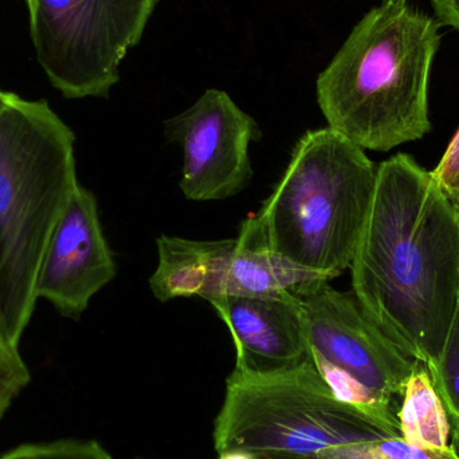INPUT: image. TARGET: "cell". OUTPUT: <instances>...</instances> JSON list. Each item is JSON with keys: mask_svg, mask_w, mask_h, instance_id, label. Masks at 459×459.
Returning <instances> with one entry per match:
<instances>
[{"mask_svg": "<svg viewBox=\"0 0 459 459\" xmlns=\"http://www.w3.org/2000/svg\"><path fill=\"white\" fill-rule=\"evenodd\" d=\"M350 269L361 309L410 358L430 367L459 307V212L412 156L398 153L377 167Z\"/></svg>", "mask_w": 459, "mask_h": 459, "instance_id": "6da1fadb", "label": "cell"}, {"mask_svg": "<svg viewBox=\"0 0 459 459\" xmlns=\"http://www.w3.org/2000/svg\"><path fill=\"white\" fill-rule=\"evenodd\" d=\"M439 27L407 3L372 8L318 75L328 128L377 152L423 139L431 131L429 88Z\"/></svg>", "mask_w": 459, "mask_h": 459, "instance_id": "7a4b0ae2", "label": "cell"}, {"mask_svg": "<svg viewBox=\"0 0 459 459\" xmlns=\"http://www.w3.org/2000/svg\"><path fill=\"white\" fill-rule=\"evenodd\" d=\"M74 143L46 100L13 94L0 113V317L16 345L39 299L48 243L80 185Z\"/></svg>", "mask_w": 459, "mask_h": 459, "instance_id": "3957f363", "label": "cell"}, {"mask_svg": "<svg viewBox=\"0 0 459 459\" xmlns=\"http://www.w3.org/2000/svg\"><path fill=\"white\" fill-rule=\"evenodd\" d=\"M377 169L339 132H305L274 191L248 221L270 250L333 280L352 264Z\"/></svg>", "mask_w": 459, "mask_h": 459, "instance_id": "277c9868", "label": "cell"}, {"mask_svg": "<svg viewBox=\"0 0 459 459\" xmlns=\"http://www.w3.org/2000/svg\"><path fill=\"white\" fill-rule=\"evenodd\" d=\"M401 430L337 396L310 359L272 374L234 369L214 426L218 455L318 457Z\"/></svg>", "mask_w": 459, "mask_h": 459, "instance_id": "5b68a950", "label": "cell"}, {"mask_svg": "<svg viewBox=\"0 0 459 459\" xmlns=\"http://www.w3.org/2000/svg\"><path fill=\"white\" fill-rule=\"evenodd\" d=\"M293 291L301 297L309 359L337 396L399 428L395 399L420 361L383 333L353 293L329 281Z\"/></svg>", "mask_w": 459, "mask_h": 459, "instance_id": "8992f818", "label": "cell"}, {"mask_svg": "<svg viewBox=\"0 0 459 459\" xmlns=\"http://www.w3.org/2000/svg\"><path fill=\"white\" fill-rule=\"evenodd\" d=\"M38 64L62 96L108 97L160 0H23Z\"/></svg>", "mask_w": 459, "mask_h": 459, "instance_id": "52a82bcc", "label": "cell"}, {"mask_svg": "<svg viewBox=\"0 0 459 459\" xmlns=\"http://www.w3.org/2000/svg\"><path fill=\"white\" fill-rule=\"evenodd\" d=\"M159 264L150 278L160 302L201 297H272L307 283L332 281L270 250L246 220L232 239L193 240L160 235Z\"/></svg>", "mask_w": 459, "mask_h": 459, "instance_id": "ba28073f", "label": "cell"}, {"mask_svg": "<svg viewBox=\"0 0 459 459\" xmlns=\"http://www.w3.org/2000/svg\"><path fill=\"white\" fill-rule=\"evenodd\" d=\"M164 134L183 151L180 190L195 202L223 201L253 179L248 148L262 131L226 91L209 89L180 115L164 123Z\"/></svg>", "mask_w": 459, "mask_h": 459, "instance_id": "9c48e42d", "label": "cell"}, {"mask_svg": "<svg viewBox=\"0 0 459 459\" xmlns=\"http://www.w3.org/2000/svg\"><path fill=\"white\" fill-rule=\"evenodd\" d=\"M116 264L100 222L96 196L78 185L51 237L37 282L38 299L78 318L112 282Z\"/></svg>", "mask_w": 459, "mask_h": 459, "instance_id": "30bf717a", "label": "cell"}, {"mask_svg": "<svg viewBox=\"0 0 459 459\" xmlns=\"http://www.w3.org/2000/svg\"><path fill=\"white\" fill-rule=\"evenodd\" d=\"M210 304L231 333L238 371L272 374L309 359L301 297L293 290L272 297H223Z\"/></svg>", "mask_w": 459, "mask_h": 459, "instance_id": "8fae6325", "label": "cell"}, {"mask_svg": "<svg viewBox=\"0 0 459 459\" xmlns=\"http://www.w3.org/2000/svg\"><path fill=\"white\" fill-rule=\"evenodd\" d=\"M398 420L401 437L407 444L422 449L450 446L449 417L423 364H420L407 380Z\"/></svg>", "mask_w": 459, "mask_h": 459, "instance_id": "7c38bea8", "label": "cell"}, {"mask_svg": "<svg viewBox=\"0 0 459 459\" xmlns=\"http://www.w3.org/2000/svg\"><path fill=\"white\" fill-rule=\"evenodd\" d=\"M426 369L446 410L453 436L459 442V307L438 359Z\"/></svg>", "mask_w": 459, "mask_h": 459, "instance_id": "4fadbf2b", "label": "cell"}, {"mask_svg": "<svg viewBox=\"0 0 459 459\" xmlns=\"http://www.w3.org/2000/svg\"><path fill=\"white\" fill-rule=\"evenodd\" d=\"M321 459H459L455 445L445 449H422L407 444L402 437L360 442L337 447L318 455Z\"/></svg>", "mask_w": 459, "mask_h": 459, "instance_id": "5bb4252c", "label": "cell"}, {"mask_svg": "<svg viewBox=\"0 0 459 459\" xmlns=\"http://www.w3.org/2000/svg\"><path fill=\"white\" fill-rule=\"evenodd\" d=\"M30 380L31 374L19 352V345L11 340L0 317V420L23 393Z\"/></svg>", "mask_w": 459, "mask_h": 459, "instance_id": "9a60e30c", "label": "cell"}, {"mask_svg": "<svg viewBox=\"0 0 459 459\" xmlns=\"http://www.w3.org/2000/svg\"><path fill=\"white\" fill-rule=\"evenodd\" d=\"M0 459H113L96 441L48 442V444L22 445L10 450Z\"/></svg>", "mask_w": 459, "mask_h": 459, "instance_id": "2e32d148", "label": "cell"}, {"mask_svg": "<svg viewBox=\"0 0 459 459\" xmlns=\"http://www.w3.org/2000/svg\"><path fill=\"white\" fill-rule=\"evenodd\" d=\"M434 179L438 183L447 198L457 206L459 202V129L447 145L441 161L434 169Z\"/></svg>", "mask_w": 459, "mask_h": 459, "instance_id": "e0dca14e", "label": "cell"}, {"mask_svg": "<svg viewBox=\"0 0 459 459\" xmlns=\"http://www.w3.org/2000/svg\"><path fill=\"white\" fill-rule=\"evenodd\" d=\"M436 19L441 26H450L459 31V0H430Z\"/></svg>", "mask_w": 459, "mask_h": 459, "instance_id": "ac0fdd59", "label": "cell"}, {"mask_svg": "<svg viewBox=\"0 0 459 459\" xmlns=\"http://www.w3.org/2000/svg\"><path fill=\"white\" fill-rule=\"evenodd\" d=\"M253 457V455H251ZM253 459H321L318 457H297V455H256Z\"/></svg>", "mask_w": 459, "mask_h": 459, "instance_id": "d6986e66", "label": "cell"}, {"mask_svg": "<svg viewBox=\"0 0 459 459\" xmlns=\"http://www.w3.org/2000/svg\"><path fill=\"white\" fill-rule=\"evenodd\" d=\"M13 94L15 93H11V91H4L0 89V113H2L3 109L7 107L8 102L13 100Z\"/></svg>", "mask_w": 459, "mask_h": 459, "instance_id": "ffe728a7", "label": "cell"}, {"mask_svg": "<svg viewBox=\"0 0 459 459\" xmlns=\"http://www.w3.org/2000/svg\"><path fill=\"white\" fill-rule=\"evenodd\" d=\"M382 3H407V0H382Z\"/></svg>", "mask_w": 459, "mask_h": 459, "instance_id": "44dd1931", "label": "cell"}, {"mask_svg": "<svg viewBox=\"0 0 459 459\" xmlns=\"http://www.w3.org/2000/svg\"><path fill=\"white\" fill-rule=\"evenodd\" d=\"M455 207H457V210H458V212H459V202H458V204H457V206H455Z\"/></svg>", "mask_w": 459, "mask_h": 459, "instance_id": "7402d4cb", "label": "cell"}]
</instances>
